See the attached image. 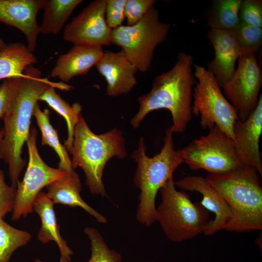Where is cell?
<instances>
[{
	"instance_id": "obj_28",
	"label": "cell",
	"mask_w": 262,
	"mask_h": 262,
	"mask_svg": "<svg viewBox=\"0 0 262 262\" xmlns=\"http://www.w3.org/2000/svg\"><path fill=\"white\" fill-rule=\"evenodd\" d=\"M234 30L239 42L240 55H256L262 45V28L248 25L240 21Z\"/></svg>"
},
{
	"instance_id": "obj_29",
	"label": "cell",
	"mask_w": 262,
	"mask_h": 262,
	"mask_svg": "<svg viewBox=\"0 0 262 262\" xmlns=\"http://www.w3.org/2000/svg\"><path fill=\"white\" fill-rule=\"evenodd\" d=\"M22 76L6 79L0 85V118H3L12 106Z\"/></svg>"
},
{
	"instance_id": "obj_7",
	"label": "cell",
	"mask_w": 262,
	"mask_h": 262,
	"mask_svg": "<svg viewBox=\"0 0 262 262\" xmlns=\"http://www.w3.org/2000/svg\"><path fill=\"white\" fill-rule=\"evenodd\" d=\"M169 28V24L160 21L158 11L153 6L135 24L112 29L111 43L121 48L138 71L146 72L156 48L167 38Z\"/></svg>"
},
{
	"instance_id": "obj_2",
	"label": "cell",
	"mask_w": 262,
	"mask_h": 262,
	"mask_svg": "<svg viewBox=\"0 0 262 262\" xmlns=\"http://www.w3.org/2000/svg\"><path fill=\"white\" fill-rule=\"evenodd\" d=\"M193 65L190 54L179 52L172 68L155 78L149 92L138 98L139 110L130 121L133 128H139L150 112L166 109L172 116L173 132L185 131L192 118L193 87L196 82Z\"/></svg>"
},
{
	"instance_id": "obj_1",
	"label": "cell",
	"mask_w": 262,
	"mask_h": 262,
	"mask_svg": "<svg viewBox=\"0 0 262 262\" xmlns=\"http://www.w3.org/2000/svg\"><path fill=\"white\" fill-rule=\"evenodd\" d=\"M49 86L69 91L72 86L54 82L42 77L41 72L33 66H28L22 77L15 99L2 119L4 134L0 145L1 159L8 164L11 186L16 188L19 175L26 160L21 155L22 147L29 136L31 120L39 97Z\"/></svg>"
},
{
	"instance_id": "obj_9",
	"label": "cell",
	"mask_w": 262,
	"mask_h": 262,
	"mask_svg": "<svg viewBox=\"0 0 262 262\" xmlns=\"http://www.w3.org/2000/svg\"><path fill=\"white\" fill-rule=\"evenodd\" d=\"M181 149L183 161L192 170L204 169L210 174H222L243 165L233 140L217 125Z\"/></svg>"
},
{
	"instance_id": "obj_24",
	"label": "cell",
	"mask_w": 262,
	"mask_h": 262,
	"mask_svg": "<svg viewBox=\"0 0 262 262\" xmlns=\"http://www.w3.org/2000/svg\"><path fill=\"white\" fill-rule=\"evenodd\" d=\"M33 115L41 132V145L52 147L59 157L58 168L67 172L73 171L74 169L67 150L65 146L60 143L57 130L50 124L49 110L46 109L42 111L37 104L34 109Z\"/></svg>"
},
{
	"instance_id": "obj_14",
	"label": "cell",
	"mask_w": 262,
	"mask_h": 262,
	"mask_svg": "<svg viewBox=\"0 0 262 262\" xmlns=\"http://www.w3.org/2000/svg\"><path fill=\"white\" fill-rule=\"evenodd\" d=\"M175 186L182 191H196L202 196L200 204L207 211L214 214L213 219L209 220L203 233L213 235L223 229L230 221L232 213L223 197L201 176H189L174 181Z\"/></svg>"
},
{
	"instance_id": "obj_32",
	"label": "cell",
	"mask_w": 262,
	"mask_h": 262,
	"mask_svg": "<svg viewBox=\"0 0 262 262\" xmlns=\"http://www.w3.org/2000/svg\"><path fill=\"white\" fill-rule=\"evenodd\" d=\"M16 188L8 185L4 181L3 172L0 168V219L12 212L15 201Z\"/></svg>"
},
{
	"instance_id": "obj_18",
	"label": "cell",
	"mask_w": 262,
	"mask_h": 262,
	"mask_svg": "<svg viewBox=\"0 0 262 262\" xmlns=\"http://www.w3.org/2000/svg\"><path fill=\"white\" fill-rule=\"evenodd\" d=\"M103 52L101 46L74 45L59 57L50 76L68 82L75 76L86 74L98 63Z\"/></svg>"
},
{
	"instance_id": "obj_25",
	"label": "cell",
	"mask_w": 262,
	"mask_h": 262,
	"mask_svg": "<svg viewBox=\"0 0 262 262\" xmlns=\"http://www.w3.org/2000/svg\"><path fill=\"white\" fill-rule=\"evenodd\" d=\"M242 0H215L207 19L211 29H235L240 22L239 11Z\"/></svg>"
},
{
	"instance_id": "obj_15",
	"label": "cell",
	"mask_w": 262,
	"mask_h": 262,
	"mask_svg": "<svg viewBox=\"0 0 262 262\" xmlns=\"http://www.w3.org/2000/svg\"><path fill=\"white\" fill-rule=\"evenodd\" d=\"M208 38L214 50V57L207 70L214 77L219 86L228 82L235 71V64L240 55L239 42L234 29H211Z\"/></svg>"
},
{
	"instance_id": "obj_8",
	"label": "cell",
	"mask_w": 262,
	"mask_h": 262,
	"mask_svg": "<svg viewBox=\"0 0 262 262\" xmlns=\"http://www.w3.org/2000/svg\"><path fill=\"white\" fill-rule=\"evenodd\" d=\"M197 80L193 93L192 112L200 117L203 129L217 125L232 140L233 127L239 119L237 113L221 92L214 76L202 66L194 64Z\"/></svg>"
},
{
	"instance_id": "obj_16",
	"label": "cell",
	"mask_w": 262,
	"mask_h": 262,
	"mask_svg": "<svg viewBox=\"0 0 262 262\" xmlns=\"http://www.w3.org/2000/svg\"><path fill=\"white\" fill-rule=\"evenodd\" d=\"M45 0H0V22L19 29L26 37L27 47L33 52L40 33L36 16Z\"/></svg>"
},
{
	"instance_id": "obj_10",
	"label": "cell",
	"mask_w": 262,
	"mask_h": 262,
	"mask_svg": "<svg viewBox=\"0 0 262 262\" xmlns=\"http://www.w3.org/2000/svg\"><path fill=\"white\" fill-rule=\"evenodd\" d=\"M37 131L31 129L26 141L29 162L22 181H18L12 220L16 221L33 211L34 200L41 190L68 172L47 165L40 157L36 146Z\"/></svg>"
},
{
	"instance_id": "obj_17",
	"label": "cell",
	"mask_w": 262,
	"mask_h": 262,
	"mask_svg": "<svg viewBox=\"0 0 262 262\" xmlns=\"http://www.w3.org/2000/svg\"><path fill=\"white\" fill-rule=\"evenodd\" d=\"M106 82V93L116 97L131 92L137 84L135 74L138 71L121 50H106L95 66Z\"/></svg>"
},
{
	"instance_id": "obj_4",
	"label": "cell",
	"mask_w": 262,
	"mask_h": 262,
	"mask_svg": "<svg viewBox=\"0 0 262 262\" xmlns=\"http://www.w3.org/2000/svg\"><path fill=\"white\" fill-rule=\"evenodd\" d=\"M172 126L168 128L161 151L149 157L146 154L144 139L141 137L138 147L131 154L137 166L134 178L140 190L136 218L142 225L149 226L157 221L155 199L158 191L171 178L178 167L184 163L181 149L176 150Z\"/></svg>"
},
{
	"instance_id": "obj_20",
	"label": "cell",
	"mask_w": 262,
	"mask_h": 262,
	"mask_svg": "<svg viewBox=\"0 0 262 262\" xmlns=\"http://www.w3.org/2000/svg\"><path fill=\"white\" fill-rule=\"evenodd\" d=\"M54 205L46 193L40 192L36 196L33 210L38 214L41 222V226L37 237L44 244L54 241L59 247L61 255L70 256L73 252L60 234Z\"/></svg>"
},
{
	"instance_id": "obj_31",
	"label": "cell",
	"mask_w": 262,
	"mask_h": 262,
	"mask_svg": "<svg viewBox=\"0 0 262 262\" xmlns=\"http://www.w3.org/2000/svg\"><path fill=\"white\" fill-rule=\"evenodd\" d=\"M156 2L155 0H126L124 14L127 26L137 23Z\"/></svg>"
},
{
	"instance_id": "obj_13",
	"label": "cell",
	"mask_w": 262,
	"mask_h": 262,
	"mask_svg": "<svg viewBox=\"0 0 262 262\" xmlns=\"http://www.w3.org/2000/svg\"><path fill=\"white\" fill-rule=\"evenodd\" d=\"M262 132V96L248 117L236 121L233 127V142L237 155L243 165L255 168L262 175L259 142Z\"/></svg>"
},
{
	"instance_id": "obj_33",
	"label": "cell",
	"mask_w": 262,
	"mask_h": 262,
	"mask_svg": "<svg viewBox=\"0 0 262 262\" xmlns=\"http://www.w3.org/2000/svg\"><path fill=\"white\" fill-rule=\"evenodd\" d=\"M126 0H106L105 20L111 29L122 25L125 16L124 8Z\"/></svg>"
},
{
	"instance_id": "obj_3",
	"label": "cell",
	"mask_w": 262,
	"mask_h": 262,
	"mask_svg": "<svg viewBox=\"0 0 262 262\" xmlns=\"http://www.w3.org/2000/svg\"><path fill=\"white\" fill-rule=\"evenodd\" d=\"M258 171L243 165L222 174L209 173L205 178L225 199L232 216L224 229L247 232L262 229V188Z\"/></svg>"
},
{
	"instance_id": "obj_6",
	"label": "cell",
	"mask_w": 262,
	"mask_h": 262,
	"mask_svg": "<svg viewBox=\"0 0 262 262\" xmlns=\"http://www.w3.org/2000/svg\"><path fill=\"white\" fill-rule=\"evenodd\" d=\"M160 190L157 221L170 240L180 242L203 233L209 213L200 202H192L185 192L177 190L173 178Z\"/></svg>"
},
{
	"instance_id": "obj_5",
	"label": "cell",
	"mask_w": 262,
	"mask_h": 262,
	"mask_svg": "<svg viewBox=\"0 0 262 262\" xmlns=\"http://www.w3.org/2000/svg\"><path fill=\"white\" fill-rule=\"evenodd\" d=\"M72 168H82L86 184L90 192L104 197L107 196L102 182L103 171L109 160L114 157L123 159L127 156L122 131L114 128L102 134L94 133L82 115L76 125L72 147Z\"/></svg>"
},
{
	"instance_id": "obj_11",
	"label": "cell",
	"mask_w": 262,
	"mask_h": 262,
	"mask_svg": "<svg viewBox=\"0 0 262 262\" xmlns=\"http://www.w3.org/2000/svg\"><path fill=\"white\" fill-rule=\"evenodd\" d=\"M237 61L234 73L221 88L239 119L244 120L258 104L262 85V72L256 54H241Z\"/></svg>"
},
{
	"instance_id": "obj_35",
	"label": "cell",
	"mask_w": 262,
	"mask_h": 262,
	"mask_svg": "<svg viewBox=\"0 0 262 262\" xmlns=\"http://www.w3.org/2000/svg\"><path fill=\"white\" fill-rule=\"evenodd\" d=\"M3 134H4V131H3V129L2 128L1 130H0V143H1V141L2 140V139L3 138ZM1 157L0 154V159H1Z\"/></svg>"
},
{
	"instance_id": "obj_23",
	"label": "cell",
	"mask_w": 262,
	"mask_h": 262,
	"mask_svg": "<svg viewBox=\"0 0 262 262\" xmlns=\"http://www.w3.org/2000/svg\"><path fill=\"white\" fill-rule=\"evenodd\" d=\"M54 88L52 86H49L40 96L39 100L46 102L65 119L67 128V138L65 141L64 146L69 151L72 147L75 127L82 115V108L79 103H74L70 106L55 92Z\"/></svg>"
},
{
	"instance_id": "obj_34",
	"label": "cell",
	"mask_w": 262,
	"mask_h": 262,
	"mask_svg": "<svg viewBox=\"0 0 262 262\" xmlns=\"http://www.w3.org/2000/svg\"><path fill=\"white\" fill-rule=\"evenodd\" d=\"M71 260L70 256H65L61 255L60 259L59 262H71ZM33 262H44L43 261L36 259Z\"/></svg>"
},
{
	"instance_id": "obj_36",
	"label": "cell",
	"mask_w": 262,
	"mask_h": 262,
	"mask_svg": "<svg viewBox=\"0 0 262 262\" xmlns=\"http://www.w3.org/2000/svg\"><path fill=\"white\" fill-rule=\"evenodd\" d=\"M5 43L4 42L3 39L0 38V49L4 45Z\"/></svg>"
},
{
	"instance_id": "obj_22",
	"label": "cell",
	"mask_w": 262,
	"mask_h": 262,
	"mask_svg": "<svg viewBox=\"0 0 262 262\" xmlns=\"http://www.w3.org/2000/svg\"><path fill=\"white\" fill-rule=\"evenodd\" d=\"M82 0H45L40 33L57 34Z\"/></svg>"
},
{
	"instance_id": "obj_19",
	"label": "cell",
	"mask_w": 262,
	"mask_h": 262,
	"mask_svg": "<svg viewBox=\"0 0 262 262\" xmlns=\"http://www.w3.org/2000/svg\"><path fill=\"white\" fill-rule=\"evenodd\" d=\"M47 195L53 203L71 207H79L94 217L101 223L106 222V218L88 205L82 198V184L78 175L73 170L46 186Z\"/></svg>"
},
{
	"instance_id": "obj_30",
	"label": "cell",
	"mask_w": 262,
	"mask_h": 262,
	"mask_svg": "<svg viewBox=\"0 0 262 262\" xmlns=\"http://www.w3.org/2000/svg\"><path fill=\"white\" fill-rule=\"evenodd\" d=\"M239 18L248 25L262 27V1L261 0H242Z\"/></svg>"
},
{
	"instance_id": "obj_27",
	"label": "cell",
	"mask_w": 262,
	"mask_h": 262,
	"mask_svg": "<svg viewBox=\"0 0 262 262\" xmlns=\"http://www.w3.org/2000/svg\"><path fill=\"white\" fill-rule=\"evenodd\" d=\"M84 232L91 243V257L86 262H121V254L108 247L97 229L87 227Z\"/></svg>"
},
{
	"instance_id": "obj_26",
	"label": "cell",
	"mask_w": 262,
	"mask_h": 262,
	"mask_svg": "<svg viewBox=\"0 0 262 262\" xmlns=\"http://www.w3.org/2000/svg\"><path fill=\"white\" fill-rule=\"evenodd\" d=\"M27 231L13 227L0 219V262H9L14 252L31 240Z\"/></svg>"
},
{
	"instance_id": "obj_21",
	"label": "cell",
	"mask_w": 262,
	"mask_h": 262,
	"mask_svg": "<svg viewBox=\"0 0 262 262\" xmlns=\"http://www.w3.org/2000/svg\"><path fill=\"white\" fill-rule=\"evenodd\" d=\"M37 59L27 46L19 42L4 44L0 49V80L23 75Z\"/></svg>"
},
{
	"instance_id": "obj_12",
	"label": "cell",
	"mask_w": 262,
	"mask_h": 262,
	"mask_svg": "<svg viewBox=\"0 0 262 262\" xmlns=\"http://www.w3.org/2000/svg\"><path fill=\"white\" fill-rule=\"evenodd\" d=\"M106 0L90 2L65 28L63 38L74 45L101 46L111 45L112 29L105 20Z\"/></svg>"
}]
</instances>
